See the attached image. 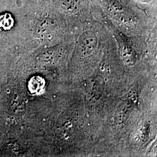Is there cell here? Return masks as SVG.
Masks as SVG:
<instances>
[{
    "mask_svg": "<svg viewBox=\"0 0 157 157\" xmlns=\"http://www.w3.org/2000/svg\"><path fill=\"white\" fill-rule=\"evenodd\" d=\"M77 0H62V4L67 10L71 11L76 7Z\"/></svg>",
    "mask_w": 157,
    "mask_h": 157,
    "instance_id": "obj_6",
    "label": "cell"
},
{
    "mask_svg": "<svg viewBox=\"0 0 157 157\" xmlns=\"http://www.w3.org/2000/svg\"><path fill=\"white\" fill-rule=\"evenodd\" d=\"M97 37L91 30L85 31L78 38L76 46V53L82 58L90 56L97 46Z\"/></svg>",
    "mask_w": 157,
    "mask_h": 157,
    "instance_id": "obj_1",
    "label": "cell"
},
{
    "mask_svg": "<svg viewBox=\"0 0 157 157\" xmlns=\"http://www.w3.org/2000/svg\"><path fill=\"white\" fill-rule=\"evenodd\" d=\"M138 1H140L141 2H147L150 1V0H138Z\"/></svg>",
    "mask_w": 157,
    "mask_h": 157,
    "instance_id": "obj_8",
    "label": "cell"
},
{
    "mask_svg": "<svg viewBox=\"0 0 157 157\" xmlns=\"http://www.w3.org/2000/svg\"><path fill=\"white\" fill-rule=\"evenodd\" d=\"M56 23L53 19L45 17L37 23L36 27V36L42 40L50 39L56 29Z\"/></svg>",
    "mask_w": 157,
    "mask_h": 157,
    "instance_id": "obj_2",
    "label": "cell"
},
{
    "mask_svg": "<svg viewBox=\"0 0 157 157\" xmlns=\"http://www.w3.org/2000/svg\"><path fill=\"white\" fill-rule=\"evenodd\" d=\"M29 89L32 93H39L44 88V80L39 76L33 77L29 83Z\"/></svg>",
    "mask_w": 157,
    "mask_h": 157,
    "instance_id": "obj_5",
    "label": "cell"
},
{
    "mask_svg": "<svg viewBox=\"0 0 157 157\" xmlns=\"http://www.w3.org/2000/svg\"><path fill=\"white\" fill-rule=\"evenodd\" d=\"M110 15L119 22L124 24L132 22L133 17L130 12L118 2H112L108 7Z\"/></svg>",
    "mask_w": 157,
    "mask_h": 157,
    "instance_id": "obj_3",
    "label": "cell"
},
{
    "mask_svg": "<svg viewBox=\"0 0 157 157\" xmlns=\"http://www.w3.org/2000/svg\"><path fill=\"white\" fill-rule=\"evenodd\" d=\"M11 21V18L10 16L4 15L3 17H2L1 19L0 23L2 26H4V28H6V27L9 26V25L10 26Z\"/></svg>",
    "mask_w": 157,
    "mask_h": 157,
    "instance_id": "obj_7",
    "label": "cell"
},
{
    "mask_svg": "<svg viewBox=\"0 0 157 157\" xmlns=\"http://www.w3.org/2000/svg\"><path fill=\"white\" fill-rule=\"evenodd\" d=\"M121 50L124 61L127 64L132 65L135 62V52L132 46L124 40L121 41Z\"/></svg>",
    "mask_w": 157,
    "mask_h": 157,
    "instance_id": "obj_4",
    "label": "cell"
}]
</instances>
